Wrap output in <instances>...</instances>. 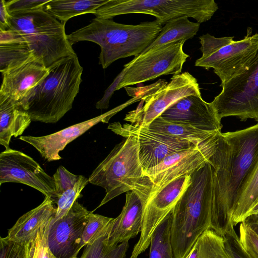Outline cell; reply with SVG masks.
I'll return each instance as SVG.
<instances>
[{
  "label": "cell",
  "instance_id": "38",
  "mask_svg": "<svg viewBox=\"0 0 258 258\" xmlns=\"http://www.w3.org/2000/svg\"><path fill=\"white\" fill-rule=\"evenodd\" d=\"M49 0L6 1V6L10 15L42 8Z\"/></svg>",
  "mask_w": 258,
  "mask_h": 258
},
{
  "label": "cell",
  "instance_id": "14",
  "mask_svg": "<svg viewBox=\"0 0 258 258\" xmlns=\"http://www.w3.org/2000/svg\"><path fill=\"white\" fill-rule=\"evenodd\" d=\"M220 134L170 155L159 165L145 170V174L154 185V192L170 181L181 176H190L203 167L215 153Z\"/></svg>",
  "mask_w": 258,
  "mask_h": 258
},
{
  "label": "cell",
  "instance_id": "8",
  "mask_svg": "<svg viewBox=\"0 0 258 258\" xmlns=\"http://www.w3.org/2000/svg\"><path fill=\"white\" fill-rule=\"evenodd\" d=\"M218 9L214 0H108L93 14L107 20L128 14H148L161 25L186 16L200 24L210 20Z\"/></svg>",
  "mask_w": 258,
  "mask_h": 258
},
{
  "label": "cell",
  "instance_id": "9",
  "mask_svg": "<svg viewBox=\"0 0 258 258\" xmlns=\"http://www.w3.org/2000/svg\"><path fill=\"white\" fill-rule=\"evenodd\" d=\"M185 40L152 48L135 56L111 84L115 90L152 80L162 75L180 74L189 55L183 50Z\"/></svg>",
  "mask_w": 258,
  "mask_h": 258
},
{
  "label": "cell",
  "instance_id": "10",
  "mask_svg": "<svg viewBox=\"0 0 258 258\" xmlns=\"http://www.w3.org/2000/svg\"><path fill=\"white\" fill-rule=\"evenodd\" d=\"M211 102L220 121L234 116L241 121H258V51L247 69L224 84Z\"/></svg>",
  "mask_w": 258,
  "mask_h": 258
},
{
  "label": "cell",
  "instance_id": "40",
  "mask_svg": "<svg viewBox=\"0 0 258 258\" xmlns=\"http://www.w3.org/2000/svg\"><path fill=\"white\" fill-rule=\"evenodd\" d=\"M258 236V215L254 214L248 216L243 222Z\"/></svg>",
  "mask_w": 258,
  "mask_h": 258
},
{
  "label": "cell",
  "instance_id": "32",
  "mask_svg": "<svg viewBox=\"0 0 258 258\" xmlns=\"http://www.w3.org/2000/svg\"><path fill=\"white\" fill-rule=\"evenodd\" d=\"M88 183V179L83 175H79V179L75 184L58 198L56 202V213L51 221L61 218L68 213L75 202L80 197L82 190Z\"/></svg>",
  "mask_w": 258,
  "mask_h": 258
},
{
  "label": "cell",
  "instance_id": "24",
  "mask_svg": "<svg viewBox=\"0 0 258 258\" xmlns=\"http://www.w3.org/2000/svg\"><path fill=\"white\" fill-rule=\"evenodd\" d=\"M108 0H49L42 7L63 23L79 15L92 13Z\"/></svg>",
  "mask_w": 258,
  "mask_h": 258
},
{
  "label": "cell",
  "instance_id": "5",
  "mask_svg": "<svg viewBox=\"0 0 258 258\" xmlns=\"http://www.w3.org/2000/svg\"><path fill=\"white\" fill-rule=\"evenodd\" d=\"M88 179L89 183L103 187L106 192L94 211L130 191L138 195L144 206L154 192V185L145 174L141 164L138 139L134 136H127L117 144L93 171Z\"/></svg>",
  "mask_w": 258,
  "mask_h": 258
},
{
  "label": "cell",
  "instance_id": "23",
  "mask_svg": "<svg viewBox=\"0 0 258 258\" xmlns=\"http://www.w3.org/2000/svg\"><path fill=\"white\" fill-rule=\"evenodd\" d=\"M33 57V53L21 36L9 29L0 31V71L2 74Z\"/></svg>",
  "mask_w": 258,
  "mask_h": 258
},
{
  "label": "cell",
  "instance_id": "20",
  "mask_svg": "<svg viewBox=\"0 0 258 258\" xmlns=\"http://www.w3.org/2000/svg\"><path fill=\"white\" fill-rule=\"evenodd\" d=\"M144 204L132 191L126 192L125 204L120 214L110 222L106 236L108 245L114 246L136 236L142 230Z\"/></svg>",
  "mask_w": 258,
  "mask_h": 258
},
{
  "label": "cell",
  "instance_id": "1",
  "mask_svg": "<svg viewBox=\"0 0 258 258\" xmlns=\"http://www.w3.org/2000/svg\"><path fill=\"white\" fill-rule=\"evenodd\" d=\"M258 161V123L221 133L209 160L213 170L211 229L223 236L234 229L237 198Z\"/></svg>",
  "mask_w": 258,
  "mask_h": 258
},
{
  "label": "cell",
  "instance_id": "11",
  "mask_svg": "<svg viewBox=\"0 0 258 258\" xmlns=\"http://www.w3.org/2000/svg\"><path fill=\"white\" fill-rule=\"evenodd\" d=\"M108 128L124 138L129 136L137 137L139 159L144 171L159 165L170 155L197 145L147 126L133 123L121 124L119 122H113L109 124Z\"/></svg>",
  "mask_w": 258,
  "mask_h": 258
},
{
  "label": "cell",
  "instance_id": "34",
  "mask_svg": "<svg viewBox=\"0 0 258 258\" xmlns=\"http://www.w3.org/2000/svg\"><path fill=\"white\" fill-rule=\"evenodd\" d=\"M52 177L54 180L58 199L64 191L75 184L79 179V175L74 174L63 166H59Z\"/></svg>",
  "mask_w": 258,
  "mask_h": 258
},
{
  "label": "cell",
  "instance_id": "12",
  "mask_svg": "<svg viewBox=\"0 0 258 258\" xmlns=\"http://www.w3.org/2000/svg\"><path fill=\"white\" fill-rule=\"evenodd\" d=\"M190 182V175L176 178L154 192L144 206L142 230L130 258H137L150 244L158 225L171 212Z\"/></svg>",
  "mask_w": 258,
  "mask_h": 258
},
{
  "label": "cell",
  "instance_id": "7",
  "mask_svg": "<svg viewBox=\"0 0 258 258\" xmlns=\"http://www.w3.org/2000/svg\"><path fill=\"white\" fill-rule=\"evenodd\" d=\"M248 27L246 35L239 40L234 36L217 38L209 33L199 37L202 56L195 62L196 67L213 68L221 80L222 86L243 72L258 51V33L252 35Z\"/></svg>",
  "mask_w": 258,
  "mask_h": 258
},
{
  "label": "cell",
  "instance_id": "31",
  "mask_svg": "<svg viewBox=\"0 0 258 258\" xmlns=\"http://www.w3.org/2000/svg\"><path fill=\"white\" fill-rule=\"evenodd\" d=\"M113 219L90 211L82 234V246L91 244L107 233L110 222Z\"/></svg>",
  "mask_w": 258,
  "mask_h": 258
},
{
  "label": "cell",
  "instance_id": "27",
  "mask_svg": "<svg viewBox=\"0 0 258 258\" xmlns=\"http://www.w3.org/2000/svg\"><path fill=\"white\" fill-rule=\"evenodd\" d=\"M147 127L161 133L185 140L198 145L221 133H214L163 119L160 116L155 118Z\"/></svg>",
  "mask_w": 258,
  "mask_h": 258
},
{
  "label": "cell",
  "instance_id": "42",
  "mask_svg": "<svg viewBox=\"0 0 258 258\" xmlns=\"http://www.w3.org/2000/svg\"><path fill=\"white\" fill-rule=\"evenodd\" d=\"M254 214H257V215H258V210L256 211V212H255Z\"/></svg>",
  "mask_w": 258,
  "mask_h": 258
},
{
  "label": "cell",
  "instance_id": "26",
  "mask_svg": "<svg viewBox=\"0 0 258 258\" xmlns=\"http://www.w3.org/2000/svg\"><path fill=\"white\" fill-rule=\"evenodd\" d=\"M258 202V161L242 188L233 208L232 221L234 226L242 222Z\"/></svg>",
  "mask_w": 258,
  "mask_h": 258
},
{
  "label": "cell",
  "instance_id": "16",
  "mask_svg": "<svg viewBox=\"0 0 258 258\" xmlns=\"http://www.w3.org/2000/svg\"><path fill=\"white\" fill-rule=\"evenodd\" d=\"M90 212L77 200L65 216L51 221L47 242L57 258H78L83 247L82 234Z\"/></svg>",
  "mask_w": 258,
  "mask_h": 258
},
{
  "label": "cell",
  "instance_id": "39",
  "mask_svg": "<svg viewBox=\"0 0 258 258\" xmlns=\"http://www.w3.org/2000/svg\"><path fill=\"white\" fill-rule=\"evenodd\" d=\"M0 5V31H7L10 28L11 15L6 6L5 0H1Z\"/></svg>",
  "mask_w": 258,
  "mask_h": 258
},
{
  "label": "cell",
  "instance_id": "28",
  "mask_svg": "<svg viewBox=\"0 0 258 258\" xmlns=\"http://www.w3.org/2000/svg\"><path fill=\"white\" fill-rule=\"evenodd\" d=\"M186 258H230L223 237L212 229L206 230L197 239Z\"/></svg>",
  "mask_w": 258,
  "mask_h": 258
},
{
  "label": "cell",
  "instance_id": "19",
  "mask_svg": "<svg viewBox=\"0 0 258 258\" xmlns=\"http://www.w3.org/2000/svg\"><path fill=\"white\" fill-rule=\"evenodd\" d=\"M48 73V68L43 63L36 57H33L2 74L0 95L19 102Z\"/></svg>",
  "mask_w": 258,
  "mask_h": 258
},
{
  "label": "cell",
  "instance_id": "29",
  "mask_svg": "<svg viewBox=\"0 0 258 258\" xmlns=\"http://www.w3.org/2000/svg\"><path fill=\"white\" fill-rule=\"evenodd\" d=\"M171 212L153 233L150 244L149 258H175L171 240Z\"/></svg>",
  "mask_w": 258,
  "mask_h": 258
},
{
  "label": "cell",
  "instance_id": "41",
  "mask_svg": "<svg viewBox=\"0 0 258 258\" xmlns=\"http://www.w3.org/2000/svg\"><path fill=\"white\" fill-rule=\"evenodd\" d=\"M257 210H258V202L256 204V205H255V206L254 207V208L251 212V215L254 214Z\"/></svg>",
  "mask_w": 258,
  "mask_h": 258
},
{
  "label": "cell",
  "instance_id": "37",
  "mask_svg": "<svg viewBox=\"0 0 258 258\" xmlns=\"http://www.w3.org/2000/svg\"><path fill=\"white\" fill-rule=\"evenodd\" d=\"M222 237L225 249L230 258H251L242 246L234 229Z\"/></svg>",
  "mask_w": 258,
  "mask_h": 258
},
{
  "label": "cell",
  "instance_id": "22",
  "mask_svg": "<svg viewBox=\"0 0 258 258\" xmlns=\"http://www.w3.org/2000/svg\"><path fill=\"white\" fill-rule=\"evenodd\" d=\"M31 121L18 102L0 95V144L5 150L10 149L12 137L22 135Z\"/></svg>",
  "mask_w": 258,
  "mask_h": 258
},
{
  "label": "cell",
  "instance_id": "33",
  "mask_svg": "<svg viewBox=\"0 0 258 258\" xmlns=\"http://www.w3.org/2000/svg\"><path fill=\"white\" fill-rule=\"evenodd\" d=\"M0 258H28L30 244L18 242L7 236L0 239Z\"/></svg>",
  "mask_w": 258,
  "mask_h": 258
},
{
  "label": "cell",
  "instance_id": "3",
  "mask_svg": "<svg viewBox=\"0 0 258 258\" xmlns=\"http://www.w3.org/2000/svg\"><path fill=\"white\" fill-rule=\"evenodd\" d=\"M213 170L208 161L190 175V182L172 211L171 240L175 258H186L197 239L211 229Z\"/></svg>",
  "mask_w": 258,
  "mask_h": 258
},
{
  "label": "cell",
  "instance_id": "25",
  "mask_svg": "<svg viewBox=\"0 0 258 258\" xmlns=\"http://www.w3.org/2000/svg\"><path fill=\"white\" fill-rule=\"evenodd\" d=\"M200 26V23L190 21L186 16L172 19L165 24L155 39L142 53L162 45L191 39L197 34Z\"/></svg>",
  "mask_w": 258,
  "mask_h": 258
},
{
  "label": "cell",
  "instance_id": "6",
  "mask_svg": "<svg viewBox=\"0 0 258 258\" xmlns=\"http://www.w3.org/2000/svg\"><path fill=\"white\" fill-rule=\"evenodd\" d=\"M65 24L41 8L11 15L10 29L21 36L47 68L64 57L76 54L67 38Z\"/></svg>",
  "mask_w": 258,
  "mask_h": 258
},
{
  "label": "cell",
  "instance_id": "15",
  "mask_svg": "<svg viewBox=\"0 0 258 258\" xmlns=\"http://www.w3.org/2000/svg\"><path fill=\"white\" fill-rule=\"evenodd\" d=\"M16 182L26 184L51 198H57L53 177L47 174L30 156L9 149L0 154V184Z\"/></svg>",
  "mask_w": 258,
  "mask_h": 258
},
{
  "label": "cell",
  "instance_id": "35",
  "mask_svg": "<svg viewBox=\"0 0 258 258\" xmlns=\"http://www.w3.org/2000/svg\"><path fill=\"white\" fill-rule=\"evenodd\" d=\"M49 225L39 231L30 244V249L34 258H57L50 250L47 242Z\"/></svg>",
  "mask_w": 258,
  "mask_h": 258
},
{
  "label": "cell",
  "instance_id": "30",
  "mask_svg": "<svg viewBox=\"0 0 258 258\" xmlns=\"http://www.w3.org/2000/svg\"><path fill=\"white\" fill-rule=\"evenodd\" d=\"M106 235L86 245L80 258H125L128 242L110 246L106 243Z\"/></svg>",
  "mask_w": 258,
  "mask_h": 258
},
{
  "label": "cell",
  "instance_id": "4",
  "mask_svg": "<svg viewBox=\"0 0 258 258\" xmlns=\"http://www.w3.org/2000/svg\"><path fill=\"white\" fill-rule=\"evenodd\" d=\"M162 28L156 20L127 25L95 18L88 25L67 35V38L72 46L83 41L98 44L101 48L99 63L106 69L118 59L139 55Z\"/></svg>",
  "mask_w": 258,
  "mask_h": 258
},
{
  "label": "cell",
  "instance_id": "13",
  "mask_svg": "<svg viewBox=\"0 0 258 258\" xmlns=\"http://www.w3.org/2000/svg\"><path fill=\"white\" fill-rule=\"evenodd\" d=\"M192 95H201L197 80L188 72L174 75L166 86L142 99L144 105L128 112L124 120L131 123L148 126L173 103Z\"/></svg>",
  "mask_w": 258,
  "mask_h": 258
},
{
  "label": "cell",
  "instance_id": "21",
  "mask_svg": "<svg viewBox=\"0 0 258 258\" xmlns=\"http://www.w3.org/2000/svg\"><path fill=\"white\" fill-rule=\"evenodd\" d=\"M53 200L45 197L37 207L20 217L10 228L7 237L20 243L30 244L39 232L49 225L56 213Z\"/></svg>",
  "mask_w": 258,
  "mask_h": 258
},
{
  "label": "cell",
  "instance_id": "18",
  "mask_svg": "<svg viewBox=\"0 0 258 258\" xmlns=\"http://www.w3.org/2000/svg\"><path fill=\"white\" fill-rule=\"evenodd\" d=\"M120 109L121 108L119 106L103 114L48 135L20 136L19 139L32 145L48 161L59 160L61 159L59 152L68 144L98 123H107L110 118Z\"/></svg>",
  "mask_w": 258,
  "mask_h": 258
},
{
  "label": "cell",
  "instance_id": "2",
  "mask_svg": "<svg viewBox=\"0 0 258 258\" xmlns=\"http://www.w3.org/2000/svg\"><path fill=\"white\" fill-rule=\"evenodd\" d=\"M47 68V76L19 103L32 121L55 123L72 109L83 69L77 54L64 57Z\"/></svg>",
  "mask_w": 258,
  "mask_h": 258
},
{
  "label": "cell",
  "instance_id": "36",
  "mask_svg": "<svg viewBox=\"0 0 258 258\" xmlns=\"http://www.w3.org/2000/svg\"><path fill=\"white\" fill-rule=\"evenodd\" d=\"M240 243L251 258H258V236L243 222L239 225Z\"/></svg>",
  "mask_w": 258,
  "mask_h": 258
},
{
  "label": "cell",
  "instance_id": "17",
  "mask_svg": "<svg viewBox=\"0 0 258 258\" xmlns=\"http://www.w3.org/2000/svg\"><path fill=\"white\" fill-rule=\"evenodd\" d=\"M160 116L164 120L195 128L221 133L222 125L211 103L201 95H189L173 103Z\"/></svg>",
  "mask_w": 258,
  "mask_h": 258
}]
</instances>
